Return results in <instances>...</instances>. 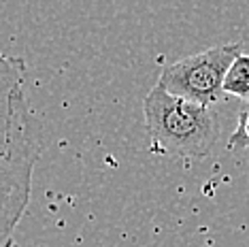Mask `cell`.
I'll list each match as a JSON object with an SVG mask.
<instances>
[{
    "mask_svg": "<svg viewBox=\"0 0 249 247\" xmlns=\"http://www.w3.org/2000/svg\"><path fill=\"white\" fill-rule=\"evenodd\" d=\"M151 149L177 158H207L219 137L217 120L205 105L175 96L160 83L143 100Z\"/></svg>",
    "mask_w": 249,
    "mask_h": 247,
    "instance_id": "cell-1",
    "label": "cell"
},
{
    "mask_svg": "<svg viewBox=\"0 0 249 247\" xmlns=\"http://www.w3.org/2000/svg\"><path fill=\"white\" fill-rule=\"evenodd\" d=\"M32 139L24 92V60L0 53V151Z\"/></svg>",
    "mask_w": 249,
    "mask_h": 247,
    "instance_id": "cell-4",
    "label": "cell"
},
{
    "mask_svg": "<svg viewBox=\"0 0 249 247\" xmlns=\"http://www.w3.org/2000/svg\"><path fill=\"white\" fill-rule=\"evenodd\" d=\"M230 151H243L249 149V106L239 113V124H236V130L232 132L230 141H228Z\"/></svg>",
    "mask_w": 249,
    "mask_h": 247,
    "instance_id": "cell-6",
    "label": "cell"
},
{
    "mask_svg": "<svg viewBox=\"0 0 249 247\" xmlns=\"http://www.w3.org/2000/svg\"><path fill=\"white\" fill-rule=\"evenodd\" d=\"M38 160L35 137L0 151V247H7L30 203L32 171Z\"/></svg>",
    "mask_w": 249,
    "mask_h": 247,
    "instance_id": "cell-3",
    "label": "cell"
},
{
    "mask_svg": "<svg viewBox=\"0 0 249 247\" xmlns=\"http://www.w3.org/2000/svg\"><path fill=\"white\" fill-rule=\"evenodd\" d=\"M241 53V43L215 45L211 49L188 55L166 66L160 72L158 83L175 96L213 106L224 96L226 72Z\"/></svg>",
    "mask_w": 249,
    "mask_h": 247,
    "instance_id": "cell-2",
    "label": "cell"
},
{
    "mask_svg": "<svg viewBox=\"0 0 249 247\" xmlns=\"http://www.w3.org/2000/svg\"><path fill=\"white\" fill-rule=\"evenodd\" d=\"M224 94L249 100V55L241 53L232 62L224 79Z\"/></svg>",
    "mask_w": 249,
    "mask_h": 247,
    "instance_id": "cell-5",
    "label": "cell"
}]
</instances>
